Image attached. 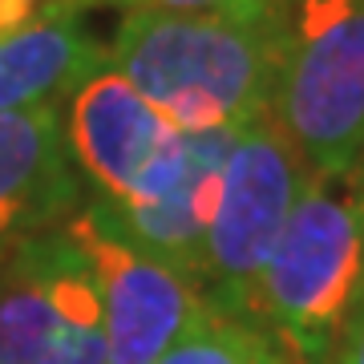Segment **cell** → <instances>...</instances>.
Segmentation results:
<instances>
[{
    "instance_id": "1",
    "label": "cell",
    "mask_w": 364,
    "mask_h": 364,
    "mask_svg": "<svg viewBox=\"0 0 364 364\" xmlns=\"http://www.w3.org/2000/svg\"><path fill=\"white\" fill-rule=\"evenodd\" d=\"M109 69L182 134L243 130L275 105L284 16L170 13L134 4L114 28Z\"/></svg>"
},
{
    "instance_id": "2",
    "label": "cell",
    "mask_w": 364,
    "mask_h": 364,
    "mask_svg": "<svg viewBox=\"0 0 364 364\" xmlns=\"http://www.w3.org/2000/svg\"><path fill=\"white\" fill-rule=\"evenodd\" d=\"M364 304V158L308 174L255 291V324L287 364H328Z\"/></svg>"
},
{
    "instance_id": "3",
    "label": "cell",
    "mask_w": 364,
    "mask_h": 364,
    "mask_svg": "<svg viewBox=\"0 0 364 364\" xmlns=\"http://www.w3.org/2000/svg\"><path fill=\"white\" fill-rule=\"evenodd\" d=\"M272 117L312 174L364 158V0H291Z\"/></svg>"
},
{
    "instance_id": "4",
    "label": "cell",
    "mask_w": 364,
    "mask_h": 364,
    "mask_svg": "<svg viewBox=\"0 0 364 364\" xmlns=\"http://www.w3.org/2000/svg\"><path fill=\"white\" fill-rule=\"evenodd\" d=\"M308 174L304 154L272 114L235 134L198 263V287L219 316L255 324L263 267Z\"/></svg>"
},
{
    "instance_id": "5",
    "label": "cell",
    "mask_w": 364,
    "mask_h": 364,
    "mask_svg": "<svg viewBox=\"0 0 364 364\" xmlns=\"http://www.w3.org/2000/svg\"><path fill=\"white\" fill-rule=\"evenodd\" d=\"M65 235L97 279L109 364H154L215 316L198 279L138 247L102 198L81 203L65 219Z\"/></svg>"
},
{
    "instance_id": "6",
    "label": "cell",
    "mask_w": 364,
    "mask_h": 364,
    "mask_svg": "<svg viewBox=\"0 0 364 364\" xmlns=\"http://www.w3.org/2000/svg\"><path fill=\"white\" fill-rule=\"evenodd\" d=\"M0 364H109L97 279L65 223L0 263Z\"/></svg>"
},
{
    "instance_id": "7",
    "label": "cell",
    "mask_w": 364,
    "mask_h": 364,
    "mask_svg": "<svg viewBox=\"0 0 364 364\" xmlns=\"http://www.w3.org/2000/svg\"><path fill=\"white\" fill-rule=\"evenodd\" d=\"M73 166L109 207H138L178 178L186 134L166 122L117 69H97L61 109Z\"/></svg>"
},
{
    "instance_id": "8",
    "label": "cell",
    "mask_w": 364,
    "mask_h": 364,
    "mask_svg": "<svg viewBox=\"0 0 364 364\" xmlns=\"http://www.w3.org/2000/svg\"><path fill=\"white\" fill-rule=\"evenodd\" d=\"M81 210L61 102L0 114V263Z\"/></svg>"
},
{
    "instance_id": "9",
    "label": "cell",
    "mask_w": 364,
    "mask_h": 364,
    "mask_svg": "<svg viewBox=\"0 0 364 364\" xmlns=\"http://www.w3.org/2000/svg\"><path fill=\"white\" fill-rule=\"evenodd\" d=\"M235 134L239 130L186 134L182 170L162 195H154L150 203H138V207H109L105 203L114 210L117 227L130 235L138 247H146L154 259L186 272L191 279H198L203 239H207L210 215H215V203H219V182Z\"/></svg>"
},
{
    "instance_id": "10",
    "label": "cell",
    "mask_w": 364,
    "mask_h": 364,
    "mask_svg": "<svg viewBox=\"0 0 364 364\" xmlns=\"http://www.w3.org/2000/svg\"><path fill=\"white\" fill-rule=\"evenodd\" d=\"M109 65V45L81 16L41 21L0 41V114L61 102L81 81Z\"/></svg>"
},
{
    "instance_id": "11",
    "label": "cell",
    "mask_w": 364,
    "mask_h": 364,
    "mask_svg": "<svg viewBox=\"0 0 364 364\" xmlns=\"http://www.w3.org/2000/svg\"><path fill=\"white\" fill-rule=\"evenodd\" d=\"M154 364H287V356L259 324L215 312Z\"/></svg>"
},
{
    "instance_id": "12",
    "label": "cell",
    "mask_w": 364,
    "mask_h": 364,
    "mask_svg": "<svg viewBox=\"0 0 364 364\" xmlns=\"http://www.w3.org/2000/svg\"><path fill=\"white\" fill-rule=\"evenodd\" d=\"M102 4H130V0H0V41H9L21 28L41 25V21L81 16L85 9H102Z\"/></svg>"
},
{
    "instance_id": "13",
    "label": "cell",
    "mask_w": 364,
    "mask_h": 364,
    "mask_svg": "<svg viewBox=\"0 0 364 364\" xmlns=\"http://www.w3.org/2000/svg\"><path fill=\"white\" fill-rule=\"evenodd\" d=\"M150 4V9H170V13H223V16H284L291 0H130Z\"/></svg>"
},
{
    "instance_id": "14",
    "label": "cell",
    "mask_w": 364,
    "mask_h": 364,
    "mask_svg": "<svg viewBox=\"0 0 364 364\" xmlns=\"http://www.w3.org/2000/svg\"><path fill=\"white\" fill-rule=\"evenodd\" d=\"M328 364H364V304H360V312L352 316V324L344 328V336H340Z\"/></svg>"
}]
</instances>
